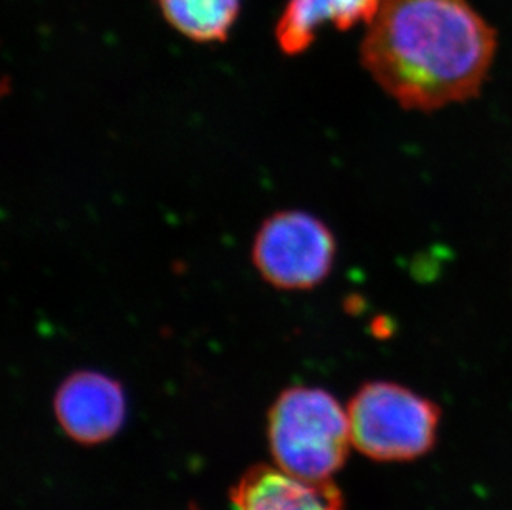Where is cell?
I'll return each instance as SVG.
<instances>
[{
    "label": "cell",
    "mask_w": 512,
    "mask_h": 510,
    "mask_svg": "<svg viewBox=\"0 0 512 510\" xmlns=\"http://www.w3.org/2000/svg\"><path fill=\"white\" fill-rule=\"evenodd\" d=\"M337 242L319 217L281 211L267 217L252 246V262L267 284L281 290H310L334 267Z\"/></svg>",
    "instance_id": "cell-4"
},
{
    "label": "cell",
    "mask_w": 512,
    "mask_h": 510,
    "mask_svg": "<svg viewBox=\"0 0 512 510\" xmlns=\"http://www.w3.org/2000/svg\"><path fill=\"white\" fill-rule=\"evenodd\" d=\"M236 510H342V494L329 481H304L282 469L252 467L232 491Z\"/></svg>",
    "instance_id": "cell-6"
},
{
    "label": "cell",
    "mask_w": 512,
    "mask_h": 510,
    "mask_svg": "<svg viewBox=\"0 0 512 510\" xmlns=\"http://www.w3.org/2000/svg\"><path fill=\"white\" fill-rule=\"evenodd\" d=\"M496 34L468 0H382L360 60L406 110L468 102L488 78Z\"/></svg>",
    "instance_id": "cell-1"
},
{
    "label": "cell",
    "mask_w": 512,
    "mask_h": 510,
    "mask_svg": "<svg viewBox=\"0 0 512 510\" xmlns=\"http://www.w3.org/2000/svg\"><path fill=\"white\" fill-rule=\"evenodd\" d=\"M55 413L70 438L83 444L103 443L125 421V395L112 378L78 371L58 388Z\"/></svg>",
    "instance_id": "cell-5"
},
{
    "label": "cell",
    "mask_w": 512,
    "mask_h": 510,
    "mask_svg": "<svg viewBox=\"0 0 512 510\" xmlns=\"http://www.w3.org/2000/svg\"><path fill=\"white\" fill-rule=\"evenodd\" d=\"M269 441L279 469L304 481H329L352 443L348 414L327 391L290 388L272 408Z\"/></svg>",
    "instance_id": "cell-2"
},
{
    "label": "cell",
    "mask_w": 512,
    "mask_h": 510,
    "mask_svg": "<svg viewBox=\"0 0 512 510\" xmlns=\"http://www.w3.org/2000/svg\"><path fill=\"white\" fill-rule=\"evenodd\" d=\"M382 0H289L276 25V40L285 55H300L314 44L325 24L350 30L370 24Z\"/></svg>",
    "instance_id": "cell-7"
},
{
    "label": "cell",
    "mask_w": 512,
    "mask_h": 510,
    "mask_svg": "<svg viewBox=\"0 0 512 510\" xmlns=\"http://www.w3.org/2000/svg\"><path fill=\"white\" fill-rule=\"evenodd\" d=\"M176 32L198 44L226 42L241 12V0H158Z\"/></svg>",
    "instance_id": "cell-8"
},
{
    "label": "cell",
    "mask_w": 512,
    "mask_h": 510,
    "mask_svg": "<svg viewBox=\"0 0 512 510\" xmlns=\"http://www.w3.org/2000/svg\"><path fill=\"white\" fill-rule=\"evenodd\" d=\"M352 444L377 461H413L436 443L440 408L405 386L375 381L348 406Z\"/></svg>",
    "instance_id": "cell-3"
}]
</instances>
